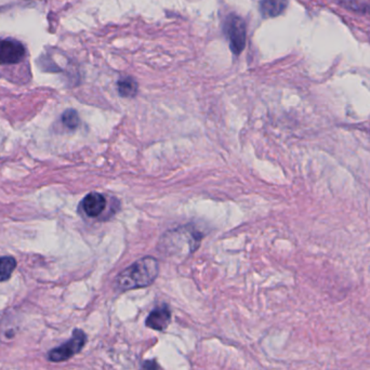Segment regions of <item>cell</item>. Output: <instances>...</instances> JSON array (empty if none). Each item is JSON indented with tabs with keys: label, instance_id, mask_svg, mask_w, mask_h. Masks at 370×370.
Masks as SVG:
<instances>
[{
	"label": "cell",
	"instance_id": "obj_1",
	"mask_svg": "<svg viewBox=\"0 0 370 370\" xmlns=\"http://www.w3.org/2000/svg\"><path fill=\"white\" fill-rule=\"evenodd\" d=\"M158 274L159 264L157 260L153 256H144L120 273L115 280V285L117 289L122 291L148 287L153 284Z\"/></svg>",
	"mask_w": 370,
	"mask_h": 370
},
{
	"label": "cell",
	"instance_id": "obj_2",
	"mask_svg": "<svg viewBox=\"0 0 370 370\" xmlns=\"http://www.w3.org/2000/svg\"><path fill=\"white\" fill-rule=\"evenodd\" d=\"M87 342V336L81 329L76 328L72 332V338L68 342H65L60 347L51 349L48 358L53 362H65L70 360L74 355L78 354L85 347Z\"/></svg>",
	"mask_w": 370,
	"mask_h": 370
},
{
	"label": "cell",
	"instance_id": "obj_6",
	"mask_svg": "<svg viewBox=\"0 0 370 370\" xmlns=\"http://www.w3.org/2000/svg\"><path fill=\"white\" fill-rule=\"evenodd\" d=\"M81 206L88 217H98L107 207V198L98 193H90L83 198Z\"/></svg>",
	"mask_w": 370,
	"mask_h": 370
},
{
	"label": "cell",
	"instance_id": "obj_4",
	"mask_svg": "<svg viewBox=\"0 0 370 370\" xmlns=\"http://www.w3.org/2000/svg\"><path fill=\"white\" fill-rule=\"evenodd\" d=\"M25 57V47L14 39H0V64H16Z\"/></svg>",
	"mask_w": 370,
	"mask_h": 370
},
{
	"label": "cell",
	"instance_id": "obj_11",
	"mask_svg": "<svg viewBox=\"0 0 370 370\" xmlns=\"http://www.w3.org/2000/svg\"><path fill=\"white\" fill-rule=\"evenodd\" d=\"M159 365H158L156 360H145L144 364L142 366V370H159Z\"/></svg>",
	"mask_w": 370,
	"mask_h": 370
},
{
	"label": "cell",
	"instance_id": "obj_8",
	"mask_svg": "<svg viewBox=\"0 0 370 370\" xmlns=\"http://www.w3.org/2000/svg\"><path fill=\"white\" fill-rule=\"evenodd\" d=\"M137 83L131 77L122 78L117 83L118 94L122 98H135L137 94Z\"/></svg>",
	"mask_w": 370,
	"mask_h": 370
},
{
	"label": "cell",
	"instance_id": "obj_9",
	"mask_svg": "<svg viewBox=\"0 0 370 370\" xmlns=\"http://www.w3.org/2000/svg\"><path fill=\"white\" fill-rule=\"evenodd\" d=\"M16 267V261L13 256H0V282L8 280Z\"/></svg>",
	"mask_w": 370,
	"mask_h": 370
},
{
	"label": "cell",
	"instance_id": "obj_10",
	"mask_svg": "<svg viewBox=\"0 0 370 370\" xmlns=\"http://www.w3.org/2000/svg\"><path fill=\"white\" fill-rule=\"evenodd\" d=\"M62 122L68 128V129H76L81 124V120L78 116L77 111L75 109H70L63 113Z\"/></svg>",
	"mask_w": 370,
	"mask_h": 370
},
{
	"label": "cell",
	"instance_id": "obj_7",
	"mask_svg": "<svg viewBox=\"0 0 370 370\" xmlns=\"http://www.w3.org/2000/svg\"><path fill=\"white\" fill-rule=\"evenodd\" d=\"M287 0H261L260 11L264 18H275L287 8Z\"/></svg>",
	"mask_w": 370,
	"mask_h": 370
},
{
	"label": "cell",
	"instance_id": "obj_5",
	"mask_svg": "<svg viewBox=\"0 0 370 370\" xmlns=\"http://www.w3.org/2000/svg\"><path fill=\"white\" fill-rule=\"evenodd\" d=\"M171 319V312L169 310L168 306L166 304L157 306L154 308L150 314H148V319L145 321V325L148 328L154 329V330H165L168 327L169 323Z\"/></svg>",
	"mask_w": 370,
	"mask_h": 370
},
{
	"label": "cell",
	"instance_id": "obj_3",
	"mask_svg": "<svg viewBox=\"0 0 370 370\" xmlns=\"http://www.w3.org/2000/svg\"><path fill=\"white\" fill-rule=\"evenodd\" d=\"M224 31L230 42V50L234 55H241L246 46V24L243 18L235 14L228 16Z\"/></svg>",
	"mask_w": 370,
	"mask_h": 370
}]
</instances>
